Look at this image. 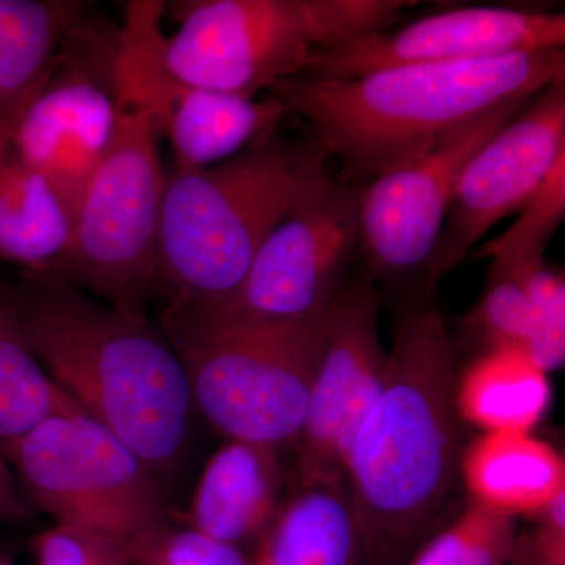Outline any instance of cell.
I'll use <instances>...</instances> for the list:
<instances>
[{
    "label": "cell",
    "instance_id": "44dd1931",
    "mask_svg": "<svg viewBox=\"0 0 565 565\" xmlns=\"http://www.w3.org/2000/svg\"><path fill=\"white\" fill-rule=\"evenodd\" d=\"M88 10L79 0H0V114L46 76Z\"/></svg>",
    "mask_w": 565,
    "mask_h": 565
},
{
    "label": "cell",
    "instance_id": "83f0119b",
    "mask_svg": "<svg viewBox=\"0 0 565 565\" xmlns=\"http://www.w3.org/2000/svg\"><path fill=\"white\" fill-rule=\"evenodd\" d=\"M508 232L482 245L478 256L489 258L505 248H546L565 217V158L556 163L544 184L523 207Z\"/></svg>",
    "mask_w": 565,
    "mask_h": 565
},
{
    "label": "cell",
    "instance_id": "603a6c76",
    "mask_svg": "<svg viewBox=\"0 0 565 565\" xmlns=\"http://www.w3.org/2000/svg\"><path fill=\"white\" fill-rule=\"evenodd\" d=\"M544 248L494 252L484 289L462 322L465 348L475 356L498 349H525L530 332L527 275L544 262Z\"/></svg>",
    "mask_w": 565,
    "mask_h": 565
},
{
    "label": "cell",
    "instance_id": "277c9868",
    "mask_svg": "<svg viewBox=\"0 0 565 565\" xmlns=\"http://www.w3.org/2000/svg\"><path fill=\"white\" fill-rule=\"evenodd\" d=\"M313 139H273L199 172L166 177L159 288L170 305L210 310L239 288L266 237L330 178Z\"/></svg>",
    "mask_w": 565,
    "mask_h": 565
},
{
    "label": "cell",
    "instance_id": "3957f363",
    "mask_svg": "<svg viewBox=\"0 0 565 565\" xmlns=\"http://www.w3.org/2000/svg\"><path fill=\"white\" fill-rule=\"evenodd\" d=\"M565 77V50L478 61L396 66L349 81L289 77L269 95L308 122L340 163L337 177L362 189L429 151L476 115Z\"/></svg>",
    "mask_w": 565,
    "mask_h": 565
},
{
    "label": "cell",
    "instance_id": "7402d4cb",
    "mask_svg": "<svg viewBox=\"0 0 565 565\" xmlns=\"http://www.w3.org/2000/svg\"><path fill=\"white\" fill-rule=\"evenodd\" d=\"M84 414L29 345L17 297L0 288V444L57 415Z\"/></svg>",
    "mask_w": 565,
    "mask_h": 565
},
{
    "label": "cell",
    "instance_id": "7c38bea8",
    "mask_svg": "<svg viewBox=\"0 0 565 565\" xmlns=\"http://www.w3.org/2000/svg\"><path fill=\"white\" fill-rule=\"evenodd\" d=\"M118 28L87 18L66 39L51 73L18 122L11 148L43 174L76 218L109 148L120 99Z\"/></svg>",
    "mask_w": 565,
    "mask_h": 565
},
{
    "label": "cell",
    "instance_id": "4fadbf2b",
    "mask_svg": "<svg viewBox=\"0 0 565 565\" xmlns=\"http://www.w3.org/2000/svg\"><path fill=\"white\" fill-rule=\"evenodd\" d=\"M382 292L366 274L349 278L322 316V349L296 445L299 489L343 481L349 446L384 385Z\"/></svg>",
    "mask_w": 565,
    "mask_h": 565
},
{
    "label": "cell",
    "instance_id": "484cf974",
    "mask_svg": "<svg viewBox=\"0 0 565 565\" xmlns=\"http://www.w3.org/2000/svg\"><path fill=\"white\" fill-rule=\"evenodd\" d=\"M129 548L132 565H248L244 548L170 522L137 534Z\"/></svg>",
    "mask_w": 565,
    "mask_h": 565
},
{
    "label": "cell",
    "instance_id": "f546056e",
    "mask_svg": "<svg viewBox=\"0 0 565 565\" xmlns=\"http://www.w3.org/2000/svg\"><path fill=\"white\" fill-rule=\"evenodd\" d=\"M31 504L22 493L13 468L0 451V522L17 523L31 520Z\"/></svg>",
    "mask_w": 565,
    "mask_h": 565
},
{
    "label": "cell",
    "instance_id": "8992f818",
    "mask_svg": "<svg viewBox=\"0 0 565 565\" xmlns=\"http://www.w3.org/2000/svg\"><path fill=\"white\" fill-rule=\"evenodd\" d=\"M322 316L275 326H212L167 310L163 333L196 414L226 440L282 451L302 433L322 349Z\"/></svg>",
    "mask_w": 565,
    "mask_h": 565
},
{
    "label": "cell",
    "instance_id": "6da1fadb",
    "mask_svg": "<svg viewBox=\"0 0 565 565\" xmlns=\"http://www.w3.org/2000/svg\"><path fill=\"white\" fill-rule=\"evenodd\" d=\"M384 385L343 478L362 564L401 565L441 519L460 476L459 348L433 305L399 308Z\"/></svg>",
    "mask_w": 565,
    "mask_h": 565
},
{
    "label": "cell",
    "instance_id": "7a4b0ae2",
    "mask_svg": "<svg viewBox=\"0 0 565 565\" xmlns=\"http://www.w3.org/2000/svg\"><path fill=\"white\" fill-rule=\"evenodd\" d=\"M14 297L29 345L51 381L132 449L163 487L177 478L191 452L196 408L166 333L44 275H32Z\"/></svg>",
    "mask_w": 565,
    "mask_h": 565
},
{
    "label": "cell",
    "instance_id": "52a82bcc",
    "mask_svg": "<svg viewBox=\"0 0 565 565\" xmlns=\"http://www.w3.org/2000/svg\"><path fill=\"white\" fill-rule=\"evenodd\" d=\"M148 115L120 103L109 148L82 199L68 250L44 277L76 286L132 319L159 288L166 174Z\"/></svg>",
    "mask_w": 565,
    "mask_h": 565
},
{
    "label": "cell",
    "instance_id": "ac0fdd59",
    "mask_svg": "<svg viewBox=\"0 0 565 565\" xmlns=\"http://www.w3.org/2000/svg\"><path fill=\"white\" fill-rule=\"evenodd\" d=\"M360 564L359 530L344 479L299 489L248 555V565Z\"/></svg>",
    "mask_w": 565,
    "mask_h": 565
},
{
    "label": "cell",
    "instance_id": "ba28073f",
    "mask_svg": "<svg viewBox=\"0 0 565 565\" xmlns=\"http://www.w3.org/2000/svg\"><path fill=\"white\" fill-rule=\"evenodd\" d=\"M25 500L55 525L92 527L131 541L169 522L166 487L102 423L57 415L0 444Z\"/></svg>",
    "mask_w": 565,
    "mask_h": 565
},
{
    "label": "cell",
    "instance_id": "30bf717a",
    "mask_svg": "<svg viewBox=\"0 0 565 565\" xmlns=\"http://www.w3.org/2000/svg\"><path fill=\"white\" fill-rule=\"evenodd\" d=\"M359 189L334 173L266 237L237 291L218 307L167 310L212 326H275L318 318L359 258Z\"/></svg>",
    "mask_w": 565,
    "mask_h": 565
},
{
    "label": "cell",
    "instance_id": "4316f807",
    "mask_svg": "<svg viewBox=\"0 0 565 565\" xmlns=\"http://www.w3.org/2000/svg\"><path fill=\"white\" fill-rule=\"evenodd\" d=\"M32 548L35 565H132L128 539L92 527H47Z\"/></svg>",
    "mask_w": 565,
    "mask_h": 565
},
{
    "label": "cell",
    "instance_id": "e0dca14e",
    "mask_svg": "<svg viewBox=\"0 0 565 565\" xmlns=\"http://www.w3.org/2000/svg\"><path fill=\"white\" fill-rule=\"evenodd\" d=\"M460 476L475 504L511 519L533 516L565 489L563 456L531 434L482 435L462 452Z\"/></svg>",
    "mask_w": 565,
    "mask_h": 565
},
{
    "label": "cell",
    "instance_id": "4dcf8cb0",
    "mask_svg": "<svg viewBox=\"0 0 565 565\" xmlns=\"http://www.w3.org/2000/svg\"><path fill=\"white\" fill-rule=\"evenodd\" d=\"M47 74L41 77V79L33 85L31 90L24 93L17 103L11 104L9 109L0 114V161H2L7 152L10 151L18 122H20L22 115H24L25 109H28L29 104H31L33 96L39 93L41 85L46 81Z\"/></svg>",
    "mask_w": 565,
    "mask_h": 565
},
{
    "label": "cell",
    "instance_id": "5b68a950",
    "mask_svg": "<svg viewBox=\"0 0 565 565\" xmlns=\"http://www.w3.org/2000/svg\"><path fill=\"white\" fill-rule=\"evenodd\" d=\"M408 0H192L159 52L177 79L255 98L300 76L316 51L392 29Z\"/></svg>",
    "mask_w": 565,
    "mask_h": 565
},
{
    "label": "cell",
    "instance_id": "d6986e66",
    "mask_svg": "<svg viewBox=\"0 0 565 565\" xmlns=\"http://www.w3.org/2000/svg\"><path fill=\"white\" fill-rule=\"evenodd\" d=\"M550 399L548 374L525 349L481 353L457 375L460 419L484 434H531L548 411Z\"/></svg>",
    "mask_w": 565,
    "mask_h": 565
},
{
    "label": "cell",
    "instance_id": "ffe728a7",
    "mask_svg": "<svg viewBox=\"0 0 565 565\" xmlns=\"http://www.w3.org/2000/svg\"><path fill=\"white\" fill-rule=\"evenodd\" d=\"M73 228L50 181L10 148L0 161V259L47 275L68 250Z\"/></svg>",
    "mask_w": 565,
    "mask_h": 565
},
{
    "label": "cell",
    "instance_id": "cb8c5ba5",
    "mask_svg": "<svg viewBox=\"0 0 565 565\" xmlns=\"http://www.w3.org/2000/svg\"><path fill=\"white\" fill-rule=\"evenodd\" d=\"M515 519L471 504L451 526L427 539L407 565H509Z\"/></svg>",
    "mask_w": 565,
    "mask_h": 565
},
{
    "label": "cell",
    "instance_id": "2e32d148",
    "mask_svg": "<svg viewBox=\"0 0 565 565\" xmlns=\"http://www.w3.org/2000/svg\"><path fill=\"white\" fill-rule=\"evenodd\" d=\"M285 504L281 452L269 446L226 440L204 467L185 526L215 541L255 545Z\"/></svg>",
    "mask_w": 565,
    "mask_h": 565
},
{
    "label": "cell",
    "instance_id": "d6a6232c",
    "mask_svg": "<svg viewBox=\"0 0 565 565\" xmlns=\"http://www.w3.org/2000/svg\"><path fill=\"white\" fill-rule=\"evenodd\" d=\"M0 565H13V564H10L9 561L0 559Z\"/></svg>",
    "mask_w": 565,
    "mask_h": 565
},
{
    "label": "cell",
    "instance_id": "9c48e42d",
    "mask_svg": "<svg viewBox=\"0 0 565 565\" xmlns=\"http://www.w3.org/2000/svg\"><path fill=\"white\" fill-rule=\"evenodd\" d=\"M535 95L476 115L414 161L359 189V258L377 289L399 297L401 308L429 305L427 274L465 166Z\"/></svg>",
    "mask_w": 565,
    "mask_h": 565
},
{
    "label": "cell",
    "instance_id": "1f68e13d",
    "mask_svg": "<svg viewBox=\"0 0 565 565\" xmlns=\"http://www.w3.org/2000/svg\"><path fill=\"white\" fill-rule=\"evenodd\" d=\"M531 519L535 520L539 527L565 534V489H561Z\"/></svg>",
    "mask_w": 565,
    "mask_h": 565
},
{
    "label": "cell",
    "instance_id": "9a60e30c",
    "mask_svg": "<svg viewBox=\"0 0 565 565\" xmlns=\"http://www.w3.org/2000/svg\"><path fill=\"white\" fill-rule=\"evenodd\" d=\"M564 46V13L462 7L430 14L396 31L385 29L316 51L300 76L349 81L396 66L478 61Z\"/></svg>",
    "mask_w": 565,
    "mask_h": 565
},
{
    "label": "cell",
    "instance_id": "d4e9b609",
    "mask_svg": "<svg viewBox=\"0 0 565 565\" xmlns=\"http://www.w3.org/2000/svg\"><path fill=\"white\" fill-rule=\"evenodd\" d=\"M530 332L526 352L546 374L565 362V278L563 270L535 263L527 275Z\"/></svg>",
    "mask_w": 565,
    "mask_h": 565
},
{
    "label": "cell",
    "instance_id": "f1b7e54d",
    "mask_svg": "<svg viewBox=\"0 0 565 565\" xmlns=\"http://www.w3.org/2000/svg\"><path fill=\"white\" fill-rule=\"evenodd\" d=\"M509 565H565V534L539 526L516 534Z\"/></svg>",
    "mask_w": 565,
    "mask_h": 565
},
{
    "label": "cell",
    "instance_id": "5bb4252c",
    "mask_svg": "<svg viewBox=\"0 0 565 565\" xmlns=\"http://www.w3.org/2000/svg\"><path fill=\"white\" fill-rule=\"evenodd\" d=\"M564 158L565 77H559L465 166L427 274V299L490 228L526 206Z\"/></svg>",
    "mask_w": 565,
    "mask_h": 565
},
{
    "label": "cell",
    "instance_id": "8fae6325",
    "mask_svg": "<svg viewBox=\"0 0 565 565\" xmlns=\"http://www.w3.org/2000/svg\"><path fill=\"white\" fill-rule=\"evenodd\" d=\"M162 2H132L118 28V99L169 139L174 172H199L269 140L288 110L274 96L244 98L185 84L162 63Z\"/></svg>",
    "mask_w": 565,
    "mask_h": 565
}]
</instances>
